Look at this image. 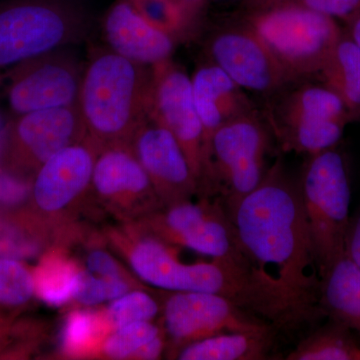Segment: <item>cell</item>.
<instances>
[{
  "label": "cell",
  "mask_w": 360,
  "mask_h": 360,
  "mask_svg": "<svg viewBox=\"0 0 360 360\" xmlns=\"http://www.w3.org/2000/svg\"><path fill=\"white\" fill-rule=\"evenodd\" d=\"M246 257L283 298L296 323L322 315V279L297 180L278 158L232 217Z\"/></svg>",
  "instance_id": "cell-1"
},
{
  "label": "cell",
  "mask_w": 360,
  "mask_h": 360,
  "mask_svg": "<svg viewBox=\"0 0 360 360\" xmlns=\"http://www.w3.org/2000/svg\"><path fill=\"white\" fill-rule=\"evenodd\" d=\"M150 68L96 47L85 61L77 108L86 137L99 151L129 146L148 120Z\"/></svg>",
  "instance_id": "cell-2"
},
{
  "label": "cell",
  "mask_w": 360,
  "mask_h": 360,
  "mask_svg": "<svg viewBox=\"0 0 360 360\" xmlns=\"http://www.w3.org/2000/svg\"><path fill=\"white\" fill-rule=\"evenodd\" d=\"M91 26L84 0L0 2V75L47 52L82 44Z\"/></svg>",
  "instance_id": "cell-3"
},
{
  "label": "cell",
  "mask_w": 360,
  "mask_h": 360,
  "mask_svg": "<svg viewBox=\"0 0 360 360\" xmlns=\"http://www.w3.org/2000/svg\"><path fill=\"white\" fill-rule=\"evenodd\" d=\"M274 137L258 110L229 120L213 134L201 198H217L231 219L264 179Z\"/></svg>",
  "instance_id": "cell-4"
},
{
  "label": "cell",
  "mask_w": 360,
  "mask_h": 360,
  "mask_svg": "<svg viewBox=\"0 0 360 360\" xmlns=\"http://www.w3.org/2000/svg\"><path fill=\"white\" fill-rule=\"evenodd\" d=\"M240 18L295 82L319 77L343 35L335 18L292 4L245 9Z\"/></svg>",
  "instance_id": "cell-5"
},
{
  "label": "cell",
  "mask_w": 360,
  "mask_h": 360,
  "mask_svg": "<svg viewBox=\"0 0 360 360\" xmlns=\"http://www.w3.org/2000/svg\"><path fill=\"white\" fill-rule=\"evenodd\" d=\"M297 182L322 279L345 255L352 193L345 156L336 146L307 156Z\"/></svg>",
  "instance_id": "cell-6"
},
{
  "label": "cell",
  "mask_w": 360,
  "mask_h": 360,
  "mask_svg": "<svg viewBox=\"0 0 360 360\" xmlns=\"http://www.w3.org/2000/svg\"><path fill=\"white\" fill-rule=\"evenodd\" d=\"M265 99L262 115L286 153L309 156L335 148L352 122L340 97L323 84L303 80Z\"/></svg>",
  "instance_id": "cell-7"
},
{
  "label": "cell",
  "mask_w": 360,
  "mask_h": 360,
  "mask_svg": "<svg viewBox=\"0 0 360 360\" xmlns=\"http://www.w3.org/2000/svg\"><path fill=\"white\" fill-rule=\"evenodd\" d=\"M161 323L172 355L186 345L229 333L274 330L270 322L213 293L162 290Z\"/></svg>",
  "instance_id": "cell-8"
},
{
  "label": "cell",
  "mask_w": 360,
  "mask_h": 360,
  "mask_svg": "<svg viewBox=\"0 0 360 360\" xmlns=\"http://www.w3.org/2000/svg\"><path fill=\"white\" fill-rule=\"evenodd\" d=\"M75 47L47 52L4 73L6 103L14 115L77 105L85 61Z\"/></svg>",
  "instance_id": "cell-9"
},
{
  "label": "cell",
  "mask_w": 360,
  "mask_h": 360,
  "mask_svg": "<svg viewBox=\"0 0 360 360\" xmlns=\"http://www.w3.org/2000/svg\"><path fill=\"white\" fill-rule=\"evenodd\" d=\"M205 60L229 75L245 91L264 98L295 84L257 33L239 18L208 33L203 44Z\"/></svg>",
  "instance_id": "cell-10"
},
{
  "label": "cell",
  "mask_w": 360,
  "mask_h": 360,
  "mask_svg": "<svg viewBox=\"0 0 360 360\" xmlns=\"http://www.w3.org/2000/svg\"><path fill=\"white\" fill-rule=\"evenodd\" d=\"M150 73L148 117L179 141L200 189L202 127L194 105L191 78L172 58L151 66Z\"/></svg>",
  "instance_id": "cell-11"
},
{
  "label": "cell",
  "mask_w": 360,
  "mask_h": 360,
  "mask_svg": "<svg viewBox=\"0 0 360 360\" xmlns=\"http://www.w3.org/2000/svg\"><path fill=\"white\" fill-rule=\"evenodd\" d=\"M85 139L77 105L34 111L15 116L9 124L4 158L13 174L34 175L51 156Z\"/></svg>",
  "instance_id": "cell-12"
},
{
  "label": "cell",
  "mask_w": 360,
  "mask_h": 360,
  "mask_svg": "<svg viewBox=\"0 0 360 360\" xmlns=\"http://www.w3.org/2000/svg\"><path fill=\"white\" fill-rule=\"evenodd\" d=\"M90 191L106 210L125 221H137L163 207L129 146H108L99 151Z\"/></svg>",
  "instance_id": "cell-13"
},
{
  "label": "cell",
  "mask_w": 360,
  "mask_h": 360,
  "mask_svg": "<svg viewBox=\"0 0 360 360\" xmlns=\"http://www.w3.org/2000/svg\"><path fill=\"white\" fill-rule=\"evenodd\" d=\"M98 153L86 137L45 161L35 172L30 189L39 217L58 225L56 220L89 193Z\"/></svg>",
  "instance_id": "cell-14"
},
{
  "label": "cell",
  "mask_w": 360,
  "mask_h": 360,
  "mask_svg": "<svg viewBox=\"0 0 360 360\" xmlns=\"http://www.w3.org/2000/svg\"><path fill=\"white\" fill-rule=\"evenodd\" d=\"M165 206L200 195V186L181 146L172 132L148 120L129 143Z\"/></svg>",
  "instance_id": "cell-15"
},
{
  "label": "cell",
  "mask_w": 360,
  "mask_h": 360,
  "mask_svg": "<svg viewBox=\"0 0 360 360\" xmlns=\"http://www.w3.org/2000/svg\"><path fill=\"white\" fill-rule=\"evenodd\" d=\"M191 78L194 105L202 127L203 174L201 189L207 172L213 134L229 120L257 110L245 90L210 61L202 59Z\"/></svg>",
  "instance_id": "cell-16"
},
{
  "label": "cell",
  "mask_w": 360,
  "mask_h": 360,
  "mask_svg": "<svg viewBox=\"0 0 360 360\" xmlns=\"http://www.w3.org/2000/svg\"><path fill=\"white\" fill-rule=\"evenodd\" d=\"M101 32L104 46L122 58L149 68L172 59L179 45L149 25L129 0H116L108 9Z\"/></svg>",
  "instance_id": "cell-17"
},
{
  "label": "cell",
  "mask_w": 360,
  "mask_h": 360,
  "mask_svg": "<svg viewBox=\"0 0 360 360\" xmlns=\"http://www.w3.org/2000/svg\"><path fill=\"white\" fill-rule=\"evenodd\" d=\"M319 309L331 321L360 331V269L347 255L322 278Z\"/></svg>",
  "instance_id": "cell-18"
},
{
  "label": "cell",
  "mask_w": 360,
  "mask_h": 360,
  "mask_svg": "<svg viewBox=\"0 0 360 360\" xmlns=\"http://www.w3.org/2000/svg\"><path fill=\"white\" fill-rule=\"evenodd\" d=\"M149 25L177 44L193 41L205 28L206 4L186 0H129Z\"/></svg>",
  "instance_id": "cell-19"
},
{
  "label": "cell",
  "mask_w": 360,
  "mask_h": 360,
  "mask_svg": "<svg viewBox=\"0 0 360 360\" xmlns=\"http://www.w3.org/2000/svg\"><path fill=\"white\" fill-rule=\"evenodd\" d=\"M274 330L229 333L191 343L177 354L180 360H264L269 359Z\"/></svg>",
  "instance_id": "cell-20"
},
{
  "label": "cell",
  "mask_w": 360,
  "mask_h": 360,
  "mask_svg": "<svg viewBox=\"0 0 360 360\" xmlns=\"http://www.w3.org/2000/svg\"><path fill=\"white\" fill-rule=\"evenodd\" d=\"M319 77L340 97L352 122L360 120V49L347 32H343Z\"/></svg>",
  "instance_id": "cell-21"
},
{
  "label": "cell",
  "mask_w": 360,
  "mask_h": 360,
  "mask_svg": "<svg viewBox=\"0 0 360 360\" xmlns=\"http://www.w3.org/2000/svg\"><path fill=\"white\" fill-rule=\"evenodd\" d=\"M82 266L65 252L63 246H53L42 255L32 272L35 295L51 307H63L75 298Z\"/></svg>",
  "instance_id": "cell-22"
},
{
  "label": "cell",
  "mask_w": 360,
  "mask_h": 360,
  "mask_svg": "<svg viewBox=\"0 0 360 360\" xmlns=\"http://www.w3.org/2000/svg\"><path fill=\"white\" fill-rule=\"evenodd\" d=\"M58 225L39 219L23 224L18 220L0 217V258L25 259L40 255L51 245V239L63 240V232H53Z\"/></svg>",
  "instance_id": "cell-23"
},
{
  "label": "cell",
  "mask_w": 360,
  "mask_h": 360,
  "mask_svg": "<svg viewBox=\"0 0 360 360\" xmlns=\"http://www.w3.org/2000/svg\"><path fill=\"white\" fill-rule=\"evenodd\" d=\"M350 329L331 321L298 343L288 360H359L360 347Z\"/></svg>",
  "instance_id": "cell-24"
},
{
  "label": "cell",
  "mask_w": 360,
  "mask_h": 360,
  "mask_svg": "<svg viewBox=\"0 0 360 360\" xmlns=\"http://www.w3.org/2000/svg\"><path fill=\"white\" fill-rule=\"evenodd\" d=\"M108 335L99 311L72 310L63 323L60 348L65 356H89L99 352Z\"/></svg>",
  "instance_id": "cell-25"
},
{
  "label": "cell",
  "mask_w": 360,
  "mask_h": 360,
  "mask_svg": "<svg viewBox=\"0 0 360 360\" xmlns=\"http://www.w3.org/2000/svg\"><path fill=\"white\" fill-rule=\"evenodd\" d=\"M162 323L141 321L116 329L104 338L99 352L110 359L146 360L151 343L165 335Z\"/></svg>",
  "instance_id": "cell-26"
},
{
  "label": "cell",
  "mask_w": 360,
  "mask_h": 360,
  "mask_svg": "<svg viewBox=\"0 0 360 360\" xmlns=\"http://www.w3.org/2000/svg\"><path fill=\"white\" fill-rule=\"evenodd\" d=\"M162 293L155 296L141 290H130L99 311L108 335L116 329L141 321H153L162 312Z\"/></svg>",
  "instance_id": "cell-27"
},
{
  "label": "cell",
  "mask_w": 360,
  "mask_h": 360,
  "mask_svg": "<svg viewBox=\"0 0 360 360\" xmlns=\"http://www.w3.org/2000/svg\"><path fill=\"white\" fill-rule=\"evenodd\" d=\"M35 295L34 277L25 264L13 258H0V304L20 307Z\"/></svg>",
  "instance_id": "cell-28"
},
{
  "label": "cell",
  "mask_w": 360,
  "mask_h": 360,
  "mask_svg": "<svg viewBox=\"0 0 360 360\" xmlns=\"http://www.w3.org/2000/svg\"><path fill=\"white\" fill-rule=\"evenodd\" d=\"M134 281L127 278H105L92 276L82 267L79 283L73 300L84 307L112 302L134 288Z\"/></svg>",
  "instance_id": "cell-29"
},
{
  "label": "cell",
  "mask_w": 360,
  "mask_h": 360,
  "mask_svg": "<svg viewBox=\"0 0 360 360\" xmlns=\"http://www.w3.org/2000/svg\"><path fill=\"white\" fill-rule=\"evenodd\" d=\"M292 4L316 11L345 23L360 13V0H245L246 9Z\"/></svg>",
  "instance_id": "cell-30"
},
{
  "label": "cell",
  "mask_w": 360,
  "mask_h": 360,
  "mask_svg": "<svg viewBox=\"0 0 360 360\" xmlns=\"http://www.w3.org/2000/svg\"><path fill=\"white\" fill-rule=\"evenodd\" d=\"M80 266L92 276L131 279L111 252L96 243L89 246L85 251L84 265L80 264Z\"/></svg>",
  "instance_id": "cell-31"
},
{
  "label": "cell",
  "mask_w": 360,
  "mask_h": 360,
  "mask_svg": "<svg viewBox=\"0 0 360 360\" xmlns=\"http://www.w3.org/2000/svg\"><path fill=\"white\" fill-rule=\"evenodd\" d=\"M28 188L20 175L13 172L0 174V208H11L20 205L28 196Z\"/></svg>",
  "instance_id": "cell-32"
},
{
  "label": "cell",
  "mask_w": 360,
  "mask_h": 360,
  "mask_svg": "<svg viewBox=\"0 0 360 360\" xmlns=\"http://www.w3.org/2000/svg\"><path fill=\"white\" fill-rule=\"evenodd\" d=\"M345 255L360 269V213L350 219L345 241Z\"/></svg>",
  "instance_id": "cell-33"
},
{
  "label": "cell",
  "mask_w": 360,
  "mask_h": 360,
  "mask_svg": "<svg viewBox=\"0 0 360 360\" xmlns=\"http://www.w3.org/2000/svg\"><path fill=\"white\" fill-rule=\"evenodd\" d=\"M348 37L354 40V44L360 49V13L347 22Z\"/></svg>",
  "instance_id": "cell-34"
},
{
  "label": "cell",
  "mask_w": 360,
  "mask_h": 360,
  "mask_svg": "<svg viewBox=\"0 0 360 360\" xmlns=\"http://www.w3.org/2000/svg\"><path fill=\"white\" fill-rule=\"evenodd\" d=\"M8 127L9 124L6 125L0 117V158H4V155H6Z\"/></svg>",
  "instance_id": "cell-35"
},
{
  "label": "cell",
  "mask_w": 360,
  "mask_h": 360,
  "mask_svg": "<svg viewBox=\"0 0 360 360\" xmlns=\"http://www.w3.org/2000/svg\"><path fill=\"white\" fill-rule=\"evenodd\" d=\"M186 1L195 2V4H206L208 0H186Z\"/></svg>",
  "instance_id": "cell-36"
},
{
  "label": "cell",
  "mask_w": 360,
  "mask_h": 360,
  "mask_svg": "<svg viewBox=\"0 0 360 360\" xmlns=\"http://www.w3.org/2000/svg\"><path fill=\"white\" fill-rule=\"evenodd\" d=\"M359 360H360V352H359Z\"/></svg>",
  "instance_id": "cell-37"
}]
</instances>
